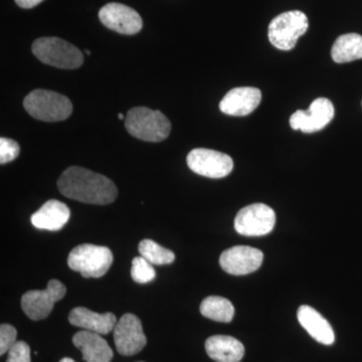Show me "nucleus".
<instances>
[{"mask_svg":"<svg viewBox=\"0 0 362 362\" xmlns=\"http://www.w3.org/2000/svg\"><path fill=\"white\" fill-rule=\"evenodd\" d=\"M334 106L330 100L318 98L312 102L308 110H298L290 118L292 129L303 133H315L322 130L334 117Z\"/></svg>","mask_w":362,"mask_h":362,"instance_id":"9b49d317","label":"nucleus"},{"mask_svg":"<svg viewBox=\"0 0 362 362\" xmlns=\"http://www.w3.org/2000/svg\"><path fill=\"white\" fill-rule=\"evenodd\" d=\"M207 356L216 362H240L245 354L243 343L235 337L214 335L206 341Z\"/></svg>","mask_w":362,"mask_h":362,"instance_id":"6ab92c4d","label":"nucleus"},{"mask_svg":"<svg viewBox=\"0 0 362 362\" xmlns=\"http://www.w3.org/2000/svg\"><path fill=\"white\" fill-rule=\"evenodd\" d=\"M25 111L37 120L59 122L71 116L73 105L68 97L54 90H33L23 100Z\"/></svg>","mask_w":362,"mask_h":362,"instance_id":"7ed1b4c3","label":"nucleus"},{"mask_svg":"<svg viewBox=\"0 0 362 362\" xmlns=\"http://www.w3.org/2000/svg\"><path fill=\"white\" fill-rule=\"evenodd\" d=\"M58 188L68 199L97 206L112 204L118 195L113 181L80 166L66 168L59 176Z\"/></svg>","mask_w":362,"mask_h":362,"instance_id":"f257e3e1","label":"nucleus"},{"mask_svg":"<svg viewBox=\"0 0 362 362\" xmlns=\"http://www.w3.org/2000/svg\"><path fill=\"white\" fill-rule=\"evenodd\" d=\"M99 18L109 30L122 35H136L142 30L141 16L125 4L116 2L106 4L100 11Z\"/></svg>","mask_w":362,"mask_h":362,"instance_id":"f8f14e48","label":"nucleus"},{"mask_svg":"<svg viewBox=\"0 0 362 362\" xmlns=\"http://www.w3.org/2000/svg\"><path fill=\"white\" fill-rule=\"evenodd\" d=\"M44 0H16V4L21 8H33L39 6Z\"/></svg>","mask_w":362,"mask_h":362,"instance_id":"bb28decb","label":"nucleus"},{"mask_svg":"<svg viewBox=\"0 0 362 362\" xmlns=\"http://www.w3.org/2000/svg\"><path fill=\"white\" fill-rule=\"evenodd\" d=\"M331 57L337 64L349 63L362 59V35L358 33L340 35L333 45Z\"/></svg>","mask_w":362,"mask_h":362,"instance_id":"aec40b11","label":"nucleus"},{"mask_svg":"<svg viewBox=\"0 0 362 362\" xmlns=\"http://www.w3.org/2000/svg\"><path fill=\"white\" fill-rule=\"evenodd\" d=\"M199 310L202 316L216 322L228 323L235 315V308L230 300L220 296H209L202 302Z\"/></svg>","mask_w":362,"mask_h":362,"instance_id":"412c9836","label":"nucleus"},{"mask_svg":"<svg viewBox=\"0 0 362 362\" xmlns=\"http://www.w3.org/2000/svg\"><path fill=\"white\" fill-rule=\"evenodd\" d=\"M68 206L57 199H49L30 218L33 226L39 230L57 232L62 230L70 220Z\"/></svg>","mask_w":362,"mask_h":362,"instance_id":"dca6fc26","label":"nucleus"},{"mask_svg":"<svg viewBox=\"0 0 362 362\" xmlns=\"http://www.w3.org/2000/svg\"><path fill=\"white\" fill-rule=\"evenodd\" d=\"M276 214L270 206L254 204L240 209L235 218V230L247 237H261L273 230Z\"/></svg>","mask_w":362,"mask_h":362,"instance_id":"6e6552de","label":"nucleus"},{"mask_svg":"<svg viewBox=\"0 0 362 362\" xmlns=\"http://www.w3.org/2000/svg\"><path fill=\"white\" fill-rule=\"evenodd\" d=\"M261 100V90L257 88H233L221 100L220 109L226 115L247 116L256 110Z\"/></svg>","mask_w":362,"mask_h":362,"instance_id":"4468645a","label":"nucleus"},{"mask_svg":"<svg viewBox=\"0 0 362 362\" xmlns=\"http://www.w3.org/2000/svg\"><path fill=\"white\" fill-rule=\"evenodd\" d=\"M125 128L133 137L143 141L161 142L168 137L171 124L160 111L135 107L126 115Z\"/></svg>","mask_w":362,"mask_h":362,"instance_id":"f03ea898","label":"nucleus"},{"mask_svg":"<svg viewBox=\"0 0 362 362\" xmlns=\"http://www.w3.org/2000/svg\"><path fill=\"white\" fill-rule=\"evenodd\" d=\"M69 321L71 325L101 335L110 333L117 324L116 316L113 313H96L85 307L74 308L69 314Z\"/></svg>","mask_w":362,"mask_h":362,"instance_id":"a211bd4d","label":"nucleus"},{"mask_svg":"<svg viewBox=\"0 0 362 362\" xmlns=\"http://www.w3.org/2000/svg\"><path fill=\"white\" fill-rule=\"evenodd\" d=\"M73 343L82 351L86 362H110L113 358V350L98 333L78 331L74 335Z\"/></svg>","mask_w":362,"mask_h":362,"instance_id":"2eb2a0df","label":"nucleus"},{"mask_svg":"<svg viewBox=\"0 0 362 362\" xmlns=\"http://www.w3.org/2000/svg\"><path fill=\"white\" fill-rule=\"evenodd\" d=\"M21 147L18 143L9 138H0V163L6 164L13 161L20 156Z\"/></svg>","mask_w":362,"mask_h":362,"instance_id":"b1692460","label":"nucleus"},{"mask_svg":"<svg viewBox=\"0 0 362 362\" xmlns=\"http://www.w3.org/2000/svg\"><path fill=\"white\" fill-rule=\"evenodd\" d=\"M306 14L299 11L279 14L269 25V40L281 51L294 49L297 40L308 30Z\"/></svg>","mask_w":362,"mask_h":362,"instance_id":"423d86ee","label":"nucleus"},{"mask_svg":"<svg viewBox=\"0 0 362 362\" xmlns=\"http://www.w3.org/2000/svg\"><path fill=\"white\" fill-rule=\"evenodd\" d=\"M59 362H76L75 361H73L71 358H69V357H65V358L62 359Z\"/></svg>","mask_w":362,"mask_h":362,"instance_id":"cd10ccee","label":"nucleus"},{"mask_svg":"<svg viewBox=\"0 0 362 362\" xmlns=\"http://www.w3.org/2000/svg\"><path fill=\"white\" fill-rule=\"evenodd\" d=\"M139 362H144V361H139Z\"/></svg>","mask_w":362,"mask_h":362,"instance_id":"7c9ffc66","label":"nucleus"},{"mask_svg":"<svg viewBox=\"0 0 362 362\" xmlns=\"http://www.w3.org/2000/svg\"><path fill=\"white\" fill-rule=\"evenodd\" d=\"M66 293V286L52 279L45 290H32L21 298V308L25 315L33 321L42 320L51 314L56 302L63 299Z\"/></svg>","mask_w":362,"mask_h":362,"instance_id":"0eeeda50","label":"nucleus"},{"mask_svg":"<svg viewBox=\"0 0 362 362\" xmlns=\"http://www.w3.org/2000/svg\"><path fill=\"white\" fill-rule=\"evenodd\" d=\"M6 362H30V349L25 341H16L8 350Z\"/></svg>","mask_w":362,"mask_h":362,"instance_id":"a878e982","label":"nucleus"},{"mask_svg":"<svg viewBox=\"0 0 362 362\" xmlns=\"http://www.w3.org/2000/svg\"><path fill=\"white\" fill-rule=\"evenodd\" d=\"M263 252L256 247L237 246L221 255L220 265L230 275L244 276L258 270L263 263Z\"/></svg>","mask_w":362,"mask_h":362,"instance_id":"ddd939ff","label":"nucleus"},{"mask_svg":"<svg viewBox=\"0 0 362 362\" xmlns=\"http://www.w3.org/2000/svg\"><path fill=\"white\" fill-rule=\"evenodd\" d=\"M18 331L13 325L1 324L0 326V356L8 352V350L16 343Z\"/></svg>","mask_w":362,"mask_h":362,"instance_id":"393cba45","label":"nucleus"},{"mask_svg":"<svg viewBox=\"0 0 362 362\" xmlns=\"http://www.w3.org/2000/svg\"><path fill=\"white\" fill-rule=\"evenodd\" d=\"M138 250L141 257L146 259L152 265H169L175 259V252L160 246L152 240H141Z\"/></svg>","mask_w":362,"mask_h":362,"instance_id":"4be33fe9","label":"nucleus"},{"mask_svg":"<svg viewBox=\"0 0 362 362\" xmlns=\"http://www.w3.org/2000/svg\"><path fill=\"white\" fill-rule=\"evenodd\" d=\"M114 341L121 356H134L141 351L146 345L147 338L140 319L134 314H124L114 328Z\"/></svg>","mask_w":362,"mask_h":362,"instance_id":"9d476101","label":"nucleus"},{"mask_svg":"<svg viewBox=\"0 0 362 362\" xmlns=\"http://www.w3.org/2000/svg\"><path fill=\"white\" fill-rule=\"evenodd\" d=\"M131 277L136 283L146 284L156 279V272L152 267V264H150L146 259L143 257H136L132 261Z\"/></svg>","mask_w":362,"mask_h":362,"instance_id":"5701e85b","label":"nucleus"},{"mask_svg":"<svg viewBox=\"0 0 362 362\" xmlns=\"http://www.w3.org/2000/svg\"><path fill=\"white\" fill-rule=\"evenodd\" d=\"M86 54H90V51H86Z\"/></svg>","mask_w":362,"mask_h":362,"instance_id":"c756f323","label":"nucleus"},{"mask_svg":"<svg viewBox=\"0 0 362 362\" xmlns=\"http://www.w3.org/2000/svg\"><path fill=\"white\" fill-rule=\"evenodd\" d=\"M33 54L45 65L64 70H76L84 63L82 52L59 37H40L32 47Z\"/></svg>","mask_w":362,"mask_h":362,"instance_id":"20e7f679","label":"nucleus"},{"mask_svg":"<svg viewBox=\"0 0 362 362\" xmlns=\"http://www.w3.org/2000/svg\"><path fill=\"white\" fill-rule=\"evenodd\" d=\"M297 318L302 327L312 338L322 343L331 345L334 343L335 335L332 326L319 312L308 305H302L297 311Z\"/></svg>","mask_w":362,"mask_h":362,"instance_id":"f3484780","label":"nucleus"},{"mask_svg":"<svg viewBox=\"0 0 362 362\" xmlns=\"http://www.w3.org/2000/svg\"><path fill=\"white\" fill-rule=\"evenodd\" d=\"M113 263V254L109 247L83 244L74 247L69 255L68 265L84 278L103 277Z\"/></svg>","mask_w":362,"mask_h":362,"instance_id":"39448f33","label":"nucleus"},{"mask_svg":"<svg viewBox=\"0 0 362 362\" xmlns=\"http://www.w3.org/2000/svg\"><path fill=\"white\" fill-rule=\"evenodd\" d=\"M118 117H119V119H120V120H124V119L126 118V117L124 116L122 113L119 114Z\"/></svg>","mask_w":362,"mask_h":362,"instance_id":"c85d7f7f","label":"nucleus"},{"mask_svg":"<svg viewBox=\"0 0 362 362\" xmlns=\"http://www.w3.org/2000/svg\"><path fill=\"white\" fill-rule=\"evenodd\" d=\"M187 161L190 170L209 178L226 177L233 168L232 157L211 149L192 150L188 153Z\"/></svg>","mask_w":362,"mask_h":362,"instance_id":"1a4fd4ad","label":"nucleus"}]
</instances>
